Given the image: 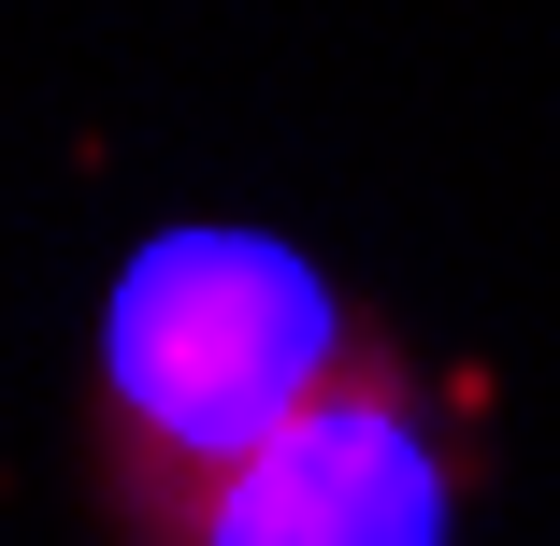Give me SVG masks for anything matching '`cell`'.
<instances>
[{
  "label": "cell",
  "mask_w": 560,
  "mask_h": 546,
  "mask_svg": "<svg viewBox=\"0 0 560 546\" xmlns=\"http://www.w3.org/2000/svg\"><path fill=\"white\" fill-rule=\"evenodd\" d=\"M116 546H460L489 489V417L431 346L374 332L259 446L173 475H86Z\"/></svg>",
  "instance_id": "obj_1"
},
{
  "label": "cell",
  "mask_w": 560,
  "mask_h": 546,
  "mask_svg": "<svg viewBox=\"0 0 560 546\" xmlns=\"http://www.w3.org/2000/svg\"><path fill=\"white\" fill-rule=\"evenodd\" d=\"M388 332L374 302H346L302 245L273 231H173L116 274L86 360V475H173L231 461L288 403H316L360 346Z\"/></svg>",
  "instance_id": "obj_2"
}]
</instances>
